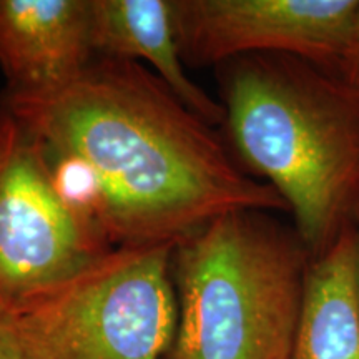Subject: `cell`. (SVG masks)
<instances>
[{
	"mask_svg": "<svg viewBox=\"0 0 359 359\" xmlns=\"http://www.w3.org/2000/svg\"><path fill=\"white\" fill-rule=\"evenodd\" d=\"M57 163L90 178L88 208L114 246L172 243L223 215L285 212L215 127L135 60L97 57L52 93L0 97Z\"/></svg>",
	"mask_w": 359,
	"mask_h": 359,
	"instance_id": "6da1fadb",
	"label": "cell"
},
{
	"mask_svg": "<svg viewBox=\"0 0 359 359\" xmlns=\"http://www.w3.org/2000/svg\"><path fill=\"white\" fill-rule=\"evenodd\" d=\"M217 72L231 155L275 188L320 257L359 218V88L281 53L238 57Z\"/></svg>",
	"mask_w": 359,
	"mask_h": 359,
	"instance_id": "7a4b0ae2",
	"label": "cell"
},
{
	"mask_svg": "<svg viewBox=\"0 0 359 359\" xmlns=\"http://www.w3.org/2000/svg\"><path fill=\"white\" fill-rule=\"evenodd\" d=\"M311 258L293 224L258 210L223 215L180 240L168 359H290Z\"/></svg>",
	"mask_w": 359,
	"mask_h": 359,
	"instance_id": "3957f363",
	"label": "cell"
},
{
	"mask_svg": "<svg viewBox=\"0 0 359 359\" xmlns=\"http://www.w3.org/2000/svg\"><path fill=\"white\" fill-rule=\"evenodd\" d=\"M172 243L114 246L11 311L27 359H168L178 304Z\"/></svg>",
	"mask_w": 359,
	"mask_h": 359,
	"instance_id": "277c9868",
	"label": "cell"
},
{
	"mask_svg": "<svg viewBox=\"0 0 359 359\" xmlns=\"http://www.w3.org/2000/svg\"><path fill=\"white\" fill-rule=\"evenodd\" d=\"M111 248L45 143L0 103V309L13 311Z\"/></svg>",
	"mask_w": 359,
	"mask_h": 359,
	"instance_id": "5b68a950",
	"label": "cell"
},
{
	"mask_svg": "<svg viewBox=\"0 0 359 359\" xmlns=\"http://www.w3.org/2000/svg\"><path fill=\"white\" fill-rule=\"evenodd\" d=\"M359 0H173L185 65L281 53L333 70Z\"/></svg>",
	"mask_w": 359,
	"mask_h": 359,
	"instance_id": "8992f818",
	"label": "cell"
},
{
	"mask_svg": "<svg viewBox=\"0 0 359 359\" xmlns=\"http://www.w3.org/2000/svg\"><path fill=\"white\" fill-rule=\"evenodd\" d=\"M97 58L90 0H0L2 95L52 93Z\"/></svg>",
	"mask_w": 359,
	"mask_h": 359,
	"instance_id": "52a82bcc",
	"label": "cell"
},
{
	"mask_svg": "<svg viewBox=\"0 0 359 359\" xmlns=\"http://www.w3.org/2000/svg\"><path fill=\"white\" fill-rule=\"evenodd\" d=\"M97 57L143 58L188 110L223 127L224 109L185 72L175 29L173 0H90Z\"/></svg>",
	"mask_w": 359,
	"mask_h": 359,
	"instance_id": "ba28073f",
	"label": "cell"
},
{
	"mask_svg": "<svg viewBox=\"0 0 359 359\" xmlns=\"http://www.w3.org/2000/svg\"><path fill=\"white\" fill-rule=\"evenodd\" d=\"M290 359H359L356 226L311 258Z\"/></svg>",
	"mask_w": 359,
	"mask_h": 359,
	"instance_id": "9c48e42d",
	"label": "cell"
},
{
	"mask_svg": "<svg viewBox=\"0 0 359 359\" xmlns=\"http://www.w3.org/2000/svg\"><path fill=\"white\" fill-rule=\"evenodd\" d=\"M334 72L359 88V7Z\"/></svg>",
	"mask_w": 359,
	"mask_h": 359,
	"instance_id": "30bf717a",
	"label": "cell"
},
{
	"mask_svg": "<svg viewBox=\"0 0 359 359\" xmlns=\"http://www.w3.org/2000/svg\"><path fill=\"white\" fill-rule=\"evenodd\" d=\"M0 359H27L12 314L6 309H0Z\"/></svg>",
	"mask_w": 359,
	"mask_h": 359,
	"instance_id": "8fae6325",
	"label": "cell"
},
{
	"mask_svg": "<svg viewBox=\"0 0 359 359\" xmlns=\"http://www.w3.org/2000/svg\"><path fill=\"white\" fill-rule=\"evenodd\" d=\"M356 231H358V238H359V218H358V223H356Z\"/></svg>",
	"mask_w": 359,
	"mask_h": 359,
	"instance_id": "7c38bea8",
	"label": "cell"
}]
</instances>
